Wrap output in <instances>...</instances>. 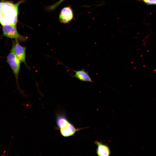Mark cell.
<instances>
[{
  "label": "cell",
  "instance_id": "277c9868",
  "mask_svg": "<svg viewBox=\"0 0 156 156\" xmlns=\"http://www.w3.org/2000/svg\"><path fill=\"white\" fill-rule=\"evenodd\" d=\"M2 36L22 42H25L27 39L26 37L21 35L18 32L15 25H3Z\"/></svg>",
  "mask_w": 156,
  "mask_h": 156
},
{
  "label": "cell",
  "instance_id": "8992f818",
  "mask_svg": "<svg viewBox=\"0 0 156 156\" xmlns=\"http://www.w3.org/2000/svg\"><path fill=\"white\" fill-rule=\"evenodd\" d=\"M74 14L72 8L69 6L63 8L59 15L60 22L64 24L68 23L73 18Z\"/></svg>",
  "mask_w": 156,
  "mask_h": 156
},
{
  "label": "cell",
  "instance_id": "7a4b0ae2",
  "mask_svg": "<svg viewBox=\"0 0 156 156\" xmlns=\"http://www.w3.org/2000/svg\"><path fill=\"white\" fill-rule=\"evenodd\" d=\"M56 123L60 134L65 137L73 136L78 131L86 128H76L70 122L64 113H58L56 114Z\"/></svg>",
  "mask_w": 156,
  "mask_h": 156
},
{
  "label": "cell",
  "instance_id": "9c48e42d",
  "mask_svg": "<svg viewBox=\"0 0 156 156\" xmlns=\"http://www.w3.org/2000/svg\"><path fill=\"white\" fill-rule=\"evenodd\" d=\"M65 0H59L55 3L47 6L46 8L47 10L52 11L54 10L59 5Z\"/></svg>",
  "mask_w": 156,
  "mask_h": 156
},
{
  "label": "cell",
  "instance_id": "30bf717a",
  "mask_svg": "<svg viewBox=\"0 0 156 156\" xmlns=\"http://www.w3.org/2000/svg\"><path fill=\"white\" fill-rule=\"evenodd\" d=\"M141 1L147 5H156V0H137Z\"/></svg>",
  "mask_w": 156,
  "mask_h": 156
},
{
  "label": "cell",
  "instance_id": "52a82bcc",
  "mask_svg": "<svg viewBox=\"0 0 156 156\" xmlns=\"http://www.w3.org/2000/svg\"><path fill=\"white\" fill-rule=\"evenodd\" d=\"M94 144L97 146L96 153L99 156H109L111 151L109 146L102 142L96 140L94 142Z\"/></svg>",
  "mask_w": 156,
  "mask_h": 156
},
{
  "label": "cell",
  "instance_id": "6da1fadb",
  "mask_svg": "<svg viewBox=\"0 0 156 156\" xmlns=\"http://www.w3.org/2000/svg\"><path fill=\"white\" fill-rule=\"evenodd\" d=\"M25 0H21L16 4L3 2L0 9V23L3 25H16L19 5Z\"/></svg>",
  "mask_w": 156,
  "mask_h": 156
},
{
  "label": "cell",
  "instance_id": "ba28073f",
  "mask_svg": "<svg viewBox=\"0 0 156 156\" xmlns=\"http://www.w3.org/2000/svg\"><path fill=\"white\" fill-rule=\"evenodd\" d=\"M71 70L75 73L73 77L82 81L94 83V81L89 75L88 72L86 71L84 69L77 70Z\"/></svg>",
  "mask_w": 156,
  "mask_h": 156
},
{
  "label": "cell",
  "instance_id": "5b68a950",
  "mask_svg": "<svg viewBox=\"0 0 156 156\" xmlns=\"http://www.w3.org/2000/svg\"><path fill=\"white\" fill-rule=\"evenodd\" d=\"M11 50L14 53L21 62L23 63L28 68L26 62V47L21 45L17 40H15L12 41Z\"/></svg>",
  "mask_w": 156,
  "mask_h": 156
},
{
  "label": "cell",
  "instance_id": "3957f363",
  "mask_svg": "<svg viewBox=\"0 0 156 156\" xmlns=\"http://www.w3.org/2000/svg\"><path fill=\"white\" fill-rule=\"evenodd\" d=\"M6 59L7 62L12 70L14 76L17 87L21 91V89L18 82V76L21 62L11 50L7 55Z\"/></svg>",
  "mask_w": 156,
  "mask_h": 156
}]
</instances>
